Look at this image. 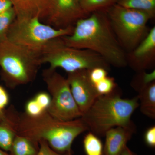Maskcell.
<instances>
[{
	"label": "cell",
	"mask_w": 155,
	"mask_h": 155,
	"mask_svg": "<svg viewBox=\"0 0 155 155\" xmlns=\"http://www.w3.org/2000/svg\"><path fill=\"white\" fill-rule=\"evenodd\" d=\"M4 112V120L16 134L36 143L44 140L52 149L61 153L72 152L71 147L75 139L89 130L81 117L71 121H60L47 111L31 116L25 112H18L11 106Z\"/></svg>",
	"instance_id": "1"
},
{
	"label": "cell",
	"mask_w": 155,
	"mask_h": 155,
	"mask_svg": "<svg viewBox=\"0 0 155 155\" xmlns=\"http://www.w3.org/2000/svg\"><path fill=\"white\" fill-rule=\"evenodd\" d=\"M61 38L70 47L97 53L110 65L121 68L127 65L126 53L116 38L105 11L79 19L72 34Z\"/></svg>",
	"instance_id": "2"
},
{
	"label": "cell",
	"mask_w": 155,
	"mask_h": 155,
	"mask_svg": "<svg viewBox=\"0 0 155 155\" xmlns=\"http://www.w3.org/2000/svg\"><path fill=\"white\" fill-rule=\"evenodd\" d=\"M116 90L110 94L99 96L81 117L89 130L97 136L105 135L114 127H134L131 117L139 106L138 97L123 99Z\"/></svg>",
	"instance_id": "3"
},
{
	"label": "cell",
	"mask_w": 155,
	"mask_h": 155,
	"mask_svg": "<svg viewBox=\"0 0 155 155\" xmlns=\"http://www.w3.org/2000/svg\"><path fill=\"white\" fill-rule=\"evenodd\" d=\"M43 64L41 52L29 49L6 39L0 42L2 79L14 89L32 82Z\"/></svg>",
	"instance_id": "4"
},
{
	"label": "cell",
	"mask_w": 155,
	"mask_h": 155,
	"mask_svg": "<svg viewBox=\"0 0 155 155\" xmlns=\"http://www.w3.org/2000/svg\"><path fill=\"white\" fill-rule=\"evenodd\" d=\"M41 54L43 64H48L52 69L61 68L67 73L97 67L110 69V65L97 53L68 46L61 37L49 42Z\"/></svg>",
	"instance_id": "5"
},
{
	"label": "cell",
	"mask_w": 155,
	"mask_h": 155,
	"mask_svg": "<svg viewBox=\"0 0 155 155\" xmlns=\"http://www.w3.org/2000/svg\"><path fill=\"white\" fill-rule=\"evenodd\" d=\"M104 11L116 38L126 53L135 48L149 31L147 23L152 18L144 11L116 4Z\"/></svg>",
	"instance_id": "6"
},
{
	"label": "cell",
	"mask_w": 155,
	"mask_h": 155,
	"mask_svg": "<svg viewBox=\"0 0 155 155\" xmlns=\"http://www.w3.org/2000/svg\"><path fill=\"white\" fill-rule=\"evenodd\" d=\"M74 27L57 29L42 23L36 17L16 18L8 31L7 39L29 49L41 52L46 45L52 40L72 34Z\"/></svg>",
	"instance_id": "7"
},
{
	"label": "cell",
	"mask_w": 155,
	"mask_h": 155,
	"mask_svg": "<svg viewBox=\"0 0 155 155\" xmlns=\"http://www.w3.org/2000/svg\"><path fill=\"white\" fill-rule=\"evenodd\" d=\"M42 75L51 97L48 113L62 121L81 117L82 114L72 96L67 78L50 67L44 69Z\"/></svg>",
	"instance_id": "8"
},
{
	"label": "cell",
	"mask_w": 155,
	"mask_h": 155,
	"mask_svg": "<svg viewBox=\"0 0 155 155\" xmlns=\"http://www.w3.org/2000/svg\"><path fill=\"white\" fill-rule=\"evenodd\" d=\"M87 16L79 0H51L49 15L45 23L57 29L65 28L74 26L79 19Z\"/></svg>",
	"instance_id": "9"
},
{
	"label": "cell",
	"mask_w": 155,
	"mask_h": 155,
	"mask_svg": "<svg viewBox=\"0 0 155 155\" xmlns=\"http://www.w3.org/2000/svg\"><path fill=\"white\" fill-rule=\"evenodd\" d=\"M67 74L72 96L82 115L99 95L89 79L87 70L82 69Z\"/></svg>",
	"instance_id": "10"
},
{
	"label": "cell",
	"mask_w": 155,
	"mask_h": 155,
	"mask_svg": "<svg viewBox=\"0 0 155 155\" xmlns=\"http://www.w3.org/2000/svg\"><path fill=\"white\" fill-rule=\"evenodd\" d=\"M127 64L139 72L153 67L155 61V27L150 29L145 38L129 52L126 53Z\"/></svg>",
	"instance_id": "11"
},
{
	"label": "cell",
	"mask_w": 155,
	"mask_h": 155,
	"mask_svg": "<svg viewBox=\"0 0 155 155\" xmlns=\"http://www.w3.org/2000/svg\"><path fill=\"white\" fill-rule=\"evenodd\" d=\"M16 12V18H38L45 23L49 15L51 0H10Z\"/></svg>",
	"instance_id": "12"
},
{
	"label": "cell",
	"mask_w": 155,
	"mask_h": 155,
	"mask_svg": "<svg viewBox=\"0 0 155 155\" xmlns=\"http://www.w3.org/2000/svg\"><path fill=\"white\" fill-rule=\"evenodd\" d=\"M135 131L133 127H113L105 134V142L103 155H121Z\"/></svg>",
	"instance_id": "13"
},
{
	"label": "cell",
	"mask_w": 155,
	"mask_h": 155,
	"mask_svg": "<svg viewBox=\"0 0 155 155\" xmlns=\"http://www.w3.org/2000/svg\"><path fill=\"white\" fill-rule=\"evenodd\" d=\"M141 113L151 119L155 118V81L138 92Z\"/></svg>",
	"instance_id": "14"
},
{
	"label": "cell",
	"mask_w": 155,
	"mask_h": 155,
	"mask_svg": "<svg viewBox=\"0 0 155 155\" xmlns=\"http://www.w3.org/2000/svg\"><path fill=\"white\" fill-rule=\"evenodd\" d=\"M39 144L25 137L16 134L10 152L11 155H36Z\"/></svg>",
	"instance_id": "15"
},
{
	"label": "cell",
	"mask_w": 155,
	"mask_h": 155,
	"mask_svg": "<svg viewBox=\"0 0 155 155\" xmlns=\"http://www.w3.org/2000/svg\"><path fill=\"white\" fill-rule=\"evenodd\" d=\"M116 4L127 8L144 11L152 19L155 16V0H116Z\"/></svg>",
	"instance_id": "16"
},
{
	"label": "cell",
	"mask_w": 155,
	"mask_h": 155,
	"mask_svg": "<svg viewBox=\"0 0 155 155\" xmlns=\"http://www.w3.org/2000/svg\"><path fill=\"white\" fill-rule=\"evenodd\" d=\"M83 147L86 155H103L104 147L97 136L88 132L83 140Z\"/></svg>",
	"instance_id": "17"
},
{
	"label": "cell",
	"mask_w": 155,
	"mask_h": 155,
	"mask_svg": "<svg viewBox=\"0 0 155 155\" xmlns=\"http://www.w3.org/2000/svg\"><path fill=\"white\" fill-rule=\"evenodd\" d=\"M116 0H79L81 9L88 15L96 11H104L116 4Z\"/></svg>",
	"instance_id": "18"
},
{
	"label": "cell",
	"mask_w": 155,
	"mask_h": 155,
	"mask_svg": "<svg viewBox=\"0 0 155 155\" xmlns=\"http://www.w3.org/2000/svg\"><path fill=\"white\" fill-rule=\"evenodd\" d=\"M16 135L4 119L0 122V148L7 152H10Z\"/></svg>",
	"instance_id": "19"
},
{
	"label": "cell",
	"mask_w": 155,
	"mask_h": 155,
	"mask_svg": "<svg viewBox=\"0 0 155 155\" xmlns=\"http://www.w3.org/2000/svg\"><path fill=\"white\" fill-rule=\"evenodd\" d=\"M16 17L13 7L0 14V42L7 39L8 31Z\"/></svg>",
	"instance_id": "20"
},
{
	"label": "cell",
	"mask_w": 155,
	"mask_h": 155,
	"mask_svg": "<svg viewBox=\"0 0 155 155\" xmlns=\"http://www.w3.org/2000/svg\"><path fill=\"white\" fill-rule=\"evenodd\" d=\"M154 81H155V70L150 73L142 71L134 78L131 85L136 91L139 92Z\"/></svg>",
	"instance_id": "21"
},
{
	"label": "cell",
	"mask_w": 155,
	"mask_h": 155,
	"mask_svg": "<svg viewBox=\"0 0 155 155\" xmlns=\"http://www.w3.org/2000/svg\"><path fill=\"white\" fill-rule=\"evenodd\" d=\"M94 86L99 96L110 94L116 89V84L114 78L108 76Z\"/></svg>",
	"instance_id": "22"
},
{
	"label": "cell",
	"mask_w": 155,
	"mask_h": 155,
	"mask_svg": "<svg viewBox=\"0 0 155 155\" xmlns=\"http://www.w3.org/2000/svg\"><path fill=\"white\" fill-rule=\"evenodd\" d=\"M107 69L101 67H97L87 70L89 79L93 85L96 84L108 76Z\"/></svg>",
	"instance_id": "23"
},
{
	"label": "cell",
	"mask_w": 155,
	"mask_h": 155,
	"mask_svg": "<svg viewBox=\"0 0 155 155\" xmlns=\"http://www.w3.org/2000/svg\"><path fill=\"white\" fill-rule=\"evenodd\" d=\"M34 98L28 101L25 106V113L28 116H36L45 112Z\"/></svg>",
	"instance_id": "24"
},
{
	"label": "cell",
	"mask_w": 155,
	"mask_h": 155,
	"mask_svg": "<svg viewBox=\"0 0 155 155\" xmlns=\"http://www.w3.org/2000/svg\"><path fill=\"white\" fill-rule=\"evenodd\" d=\"M39 150L36 155H72V152L61 153L52 149L47 142L41 140L38 142Z\"/></svg>",
	"instance_id": "25"
},
{
	"label": "cell",
	"mask_w": 155,
	"mask_h": 155,
	"mask_svg": "<svg viewBox=\"0 0 155 155\" xmlns=\"http://www.w3.org/2000/svg\"><path fill=\"white\" fill-rule=\"evenodd\" d=\"M34 98L45 110L47 111L51 102L50 94L45 92H41L35 95Z\"/></svg>",
	"instance_id": "26"
},
{
	"label": "cell",
	"mask_w": 155,
	"mask_h": 155,
	"mask_svg": "<svg viewBox=\"0 0 155 155\" xmlns=\"http://www.w3.org/2000/svg\"><path fill=\"white\" fill-rule=\"evenodd\" d=\"M145 142L148 146L151 148L155 147V126H153L147 129L144 136Z\"/></svg>",
	"instance_id": "27"
},
{
	"label": "cell",
	"mask_w": 155,
	"mask_h": 155,
	"mask_svg": "<svg viewBox=\"0 0 155 155\" xmlns=\"http://www.w3.org/2000/svg\"><path fill=\"white\" fill-rule=\"evenodd\" d=\"M9 96L8 92L2 85H0V113H4L8 104Z\"/></svg>",
	"instance_id": "28"
},
{
	"label": "cell",
	"mask_w": 155,
	"mask_h": 155,
	"mask_svg": "<svg viewBox=\"0 0 155 155\" xmlns=\"http://www.w3.org/2000/svg\"><path fill=\"white\" fill-rule=\"evenodd\" d=\"M13 7L10 0H0V14Z\"/></svg>",
	"instance_id": "29"
},
{
	"label": "cell",
	"mask_w": 155,
	"mask_h": 155,
	"mask_svg": "<svg viewBox=\"0 0 155 155\" xmlns=\"http://www.w3.org/2000/svg\"><path fill=\"white\" fill-rule=\"evenodd\" d=\"M121 155H136L128 147L126 146L123 150Z\"/></svg>",
	"instance_id": "30"
},
{
	"label": "cell",
	"mask_w": 155,
	"mask_h": 155,
	"mask_svg": "<svg viewBox=\"0 0 155 155\" xmlns=\"http://www.w3.org/2000/svg\"><path fill=\"white\" fill-rule=\"evenodd\" d=\"M0 155H11V154L8 153L7 152L5 151L0 148Z\"/></svg>",
	"instance_id": "31"
},
{
	"label": "cell",
	"mask_w": 155,
	"mask_h": 155,
	"mask_svg": "<svg viewBox=\"0 0 155 155\" xmlns=\"http://www.w3.org/2000/svg\"><path fill=\"white\" fill-rule=\"evenodd\" d=\"M4 118H5V112L2 113H0V122H2L4 120Z\"/></svg>",
	"instance_id": "32"
}]
</instances>
